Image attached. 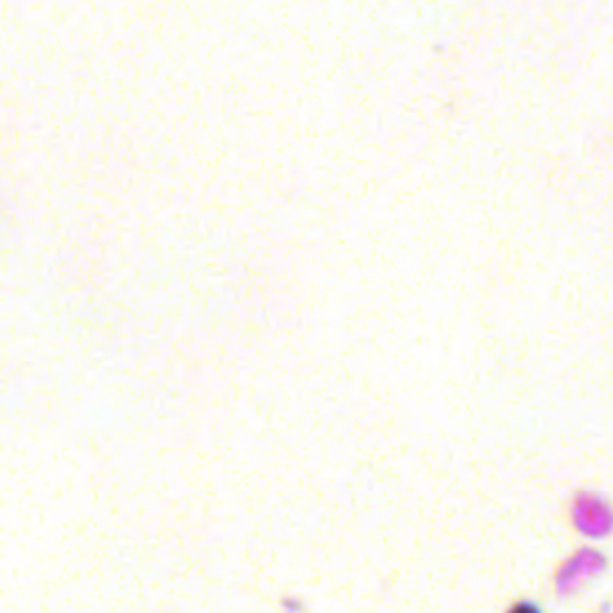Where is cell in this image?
<instances>
[{
	"label": "cell",
	"mask_w": 613,
	"mask_h": 613,
	"mask_svg": "<svg viewBox=\"0 0 613 613\" xmlns=\"http://www.w3.org/2000/svg\"><path fill=\"white\" fill-rule=\"evenodd\" d=\"M513 613H537V609H532V606H518Z\"/></svg>",
	"instance_id": "6da1fadb"
}]
</instances>
